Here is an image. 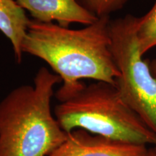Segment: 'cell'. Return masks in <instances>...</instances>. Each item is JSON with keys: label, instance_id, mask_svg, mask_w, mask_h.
I'll return each mask as SVG.
<instances>
[{"label": "cell", "instance_id": "obj_1", "mask_svg": "<svg viewBox=\"0 0 156 156\" xmlns=\"http://www.w3.org/2000/svg\"><path fill=\"white\" fill-rule=\"evenodd\" d=\"M110 16L73 30L54 23L29 22L22 50L46 62L62 79L55 93L58 102L70 98L85 85L80 80L115 84L119 77L111 48Z\"/></svg>", "mask_w": 156, "mask_h": 156}, {"label": "cell", "instance_id": "obj_2", "mask_svg": "<svg viewBox=\"0 0 156 156\" xmlns=\"http://www.w3.org/2000/svg\"><path fill=\"white\" fill-rule=\"evenodd\" d=\"M62 79L39 69L34 85L10 91L0 102V156H48L67 139L52 113L54 88Z\"/></svg>", "mask_w": 156, "mask_h": 156}, {"label": "cell", "instance_id": "obj_3", "mask_svg": "<svg viewBox=\"0 0 156 156\" xmlns=\"http://www.w3.org/2000/svg\"><path fill=\"white\" fill-rule=\"evenodd\" d=\"M54 116L66 133H89L136 145L156 146V134L124 101L115 84L96 81L59 102Z\"/></svg>", "mask_w": 156, "mask_h": 156}, {"label": "cell", "instance_id": "obj_4", "mask_svg": "<svg viewBox=\"0 0 156 156\" xmlns=\"http://www.w3.org/2000/svg\"><path fill=\"white\" fill-rule=\"evenodd\" d=\"M139 19L128 14L110 22L111 48L120 73L116 86L124 101L156 134V79L140 52Z\"/></svg>", "mask_w": 156, "mask_h": 156}, {"label": "cell", "instance_id": "obj_5", "mask_svg": "<svg viewBox=\"0 0 156 156\" xmlns=\"http://www.w3.org/2000/svg\"><path fill=\"white\" fill-rule=\"evenodd\" d=\"M147 145L95 135L83 129L67 133V139L48 156H149Z\"/></svg>", "mask_w": 156, "mask_h": 156}, {"label": "cell", "instance_id": "obj_6", "mask_svg": "<svg viewBox=\"0 0 156 156\" xmlns=\"http://www.w3.org/2000/svg\"><path fill=\"white\" fill-rule=\"evenodd\" d=\"M18 5L28 11L33 20L69 28L73 23L89 25L97 20V16L77 0H16Z\"/></svg>", "mask_w": 156, "mask_h": 156}, {"label": "cell", "instance_id": "obj_7", "mask_svg": "<svg viewBox=\"0 0 156 156\" xmlns=\"http://www.w3.org/2000/svg\"><path fill=\"white\" fill-rule=\"evenodd\" d=\"M30 20L16 0H0V31L10 41L17 63L22 62V46Z\"/></svg>", "mask_w": 156, "mask_h": 156}, {"label": "cell", "instance_id": "obj_8", "mask_svg": "<svg viewBox=\"0 0 156 156\" xmlns=\"http://www.w3.org/2000/svg\"><path fill=\"white\" fill-rule=\"evenodd\" d=\"M136 37L142 56L156 47V0L152 8L145 15L140 17Z\"/></svg>", "mask_w": 156, "mask_h": 156}, {"label": "cell", "instance_id": "obj_9", "mask_svg": "<svg viewBox=\"0 0 156 156\" xmlns=\"http://www.w3.org/2000/svg\"><path fill=\"white\" fill-rule=\"evenodd\" d=\"M129 0H84L83 5L98 17L110 16L122 9Z\"/></svg>", "mask_w": 156, "mask_h": 156}, {"label": "cell", "instance_id": "obj_10", "mask_svg": "<svg viewBox=\"0 0 156 156\" xmlns=\"http://www.w3.org/2000/svg\"><path fill=\"white\" fill-rule=\"evenodd\" d=\"M150 64V67H151V72L153 73V75L156 79V58L152 60V61L149 62Z\"/></svg>", "mask_w": 156, "mask_h": 156}, {"label": "cell", "instance_id": "obj_11", "mask_svg": "<svg viewBox=\"0 0 156 156\" xmlns=\"http://www.w3.org/2000/svg\"><path fill=\"white\" fill-rule=\"evenodd\" d=\"M149 156H156V152L155 151V150L153 149V147L150 148Z\"/></svg>", "mask_w": 156, "mask_h": 156}, {"label": "cell", "instance_id": "obj_12", "mask_svg": "<svg viewBox=\"0 0 156 156\" xmlns=\"http://www.w3.org/2000/svg\"><path fill=\"white\" fill-rule=\"evenodd\" d=\"M153 147V149L155 150V151L156 152V146H154V147Z\"/></svg>", "mask_w": 156, "mask_h": 156}]
</instances>
